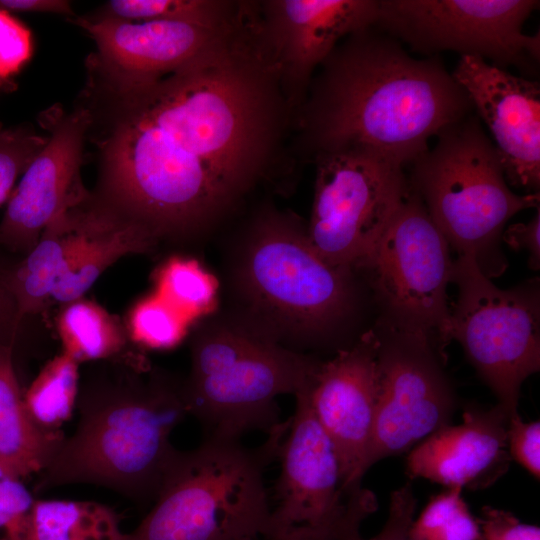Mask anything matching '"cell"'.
Returning <instances> with one entry per match:
<instances>
[{"instance_id": "40", "label": "cell", "mask_w": 540, "mask_h": 540, "mask_svg": "<svg viewBox=\"0 0 540 540\" xmlns=\"http://www.w3.org/2000/svg\"><path fill=\"white\" fill-rule=\"evenodd\" d=\"M4 477H10V476H9L7 470L0 464V479H2Z\"/></svg>"}, {"instance_id": "26", "label": "cell", "mask_w": 540, "mask_h": 540, "mask_svg": "<svg viewBox=\"0 0 540 540\" xmlns=\"http://www.w3.org/2000/svg\"><path fill=\"white\" fill-rule=\"evenodd\" d=\"M154 284L155 293L190 321L217 309L219 281L195 259L181 256L167 259L156 270Z\"/></svg>"}, {"instance_id": "14", "label": "cell", "mask_w": 540, "mask_h": 540, "mask_svg": "<svg viewBox=\"0 0 540 540\" xmlns=\"http://www.w3.org/2000/svg\"><path fill=\"white\" fill-rule=\"evenodd\" d=\"M378 12L379 0L258 1L259 30L293 116L315 70L344 38L374 26Z\"/></svg>"}, {"instance_id": "12", "label": "cell", "mask_w": 540, "mask_h": 540, "mask_svg": "<svg viewBox=\"0 0 540 540\" xmlns=\"http://www.w3.org/2000/svg\"><path fill=\"white\" fill-rule=\"evenodd\" d=\"M378 403L362 474L380 460L410 451L440 427L450 424L456 400L443 369L445 355L424 333L380 320Z\"/></svg>"}, {"instance_id": "34", "label": "cell", "mask_w": 540, "mask_h": 540, "mask_svg": "<svg viewBox=\"0 0 540 540\" xmlns=\"http://www.w3.org/2000/svg\"><path fill=\"white\" fill-rule=\"evenodd\" d=\"M507 448L511 459L540 478L539 421H524L518 412L512 414L507 424Z\"/></svg>"}, {"instance_id": "13", "label": "cell", "mask_w": 540, "mask_h": 540, "mask_svg": "<svg viewBox=\"0 0 540 540\" xmlns=\"http://www.w3.org/2000/svg\"><path fill=\"white\" fill-rule=\"evenodd\" d=\"M91 120L88 107L69 113L61 108L44 112L41 124L50 135L8 199L0 221L1 247L24 257L58 215L89 195L80 167Z\"/></svg>"}, {"instance_id": "8", "label": "cell", "mask_w": 540, "mask_h": 540, "mask_svg": "<svg viewBox=\"0 0 540 540\" xmlns=\"http://www.w3.org/2000/svg\"><path fill=\"white\" fill-rule=\"evenodd\" d=\"M452 283L458 298L441 347L456 340L497 404L512 415L523 382L540 370L539 279L501 289L464 256L453 263Z\"/></svg>"}, {"instance_id": "36", "label": "cell", "mask_w": 540, "mask_h": 540, "mask_svg": "<svg viewBox=\"0 0 540 540\" xmlns=\"http://www.w3.org/2000/svg\"><path fill=\"white\" fill-rule=\"evenodd\" d=\"M417 506L412 484L407 482L390 495L388 516L381 531L368 540H408ZM355 540H364L359 537Z\"/></svg>"}, {"instance_id": "25", "label": "cell", "mask_w": 540, "mask_h": 540, "mask_svg": "<svg viewBox=\"0 0 540 540\" xmlns=\"http://www.w3.org/2000/svg\"><path fill=\"white\" fill-rule=\"evenodd\" d=\"M79 363L62 352L40 370L23 396L27 413L41 431L59 433L79 394Z\"/></svg>"}, {"instance_id": "31", "label": "cell", "mask_w": 540, "mask_h": 540, "mask_svg": "<svg viewBox=\"0 0 540 540\" xmlns=\"http://www.w3.org/2000/svg\"><path fill=\"white\" fill-rule=\"evenodd\" d=\"M28 125L0 128V205L12 194L13 185L47 142Z\"/></svg>"}, {"instance_id": "5", "label": "cell", "mask_w": 540, "mask_h": 540, "mask_svg": "<svg viewBox=\"0 0 540 540\" xmlns=\"http://www.w3.org/2000/svg\"><path fill=\"white\" fill-rule=\"evenodd\" d=\"M190 355L188 414L206 437L237 441L249 431L270 435L280 428L276 398L296 395L321 360L257 334L221 309L194 322Z\"/></svg>"}, {"instance_id": "37", "label": "cell", "mask_w": 540, "mask_h": 540, "mask_svg": "<svg viewBox=\"0 0 540 540\" xmlns=\"http://www.w3.org/2000/svg\"><path fill=\"white\" fill-rule=\"evenodd\" d=\"M502 241L516 251L526 250L529 253V267L540 268V206L536 214L527 223L510 225L503 231Z\"/></svg>"}, {"instance_id": "18", "label": "cell", "mask_w": 540, "mask_h": 540, "mask_svg": "<svg viewBox=\"0 0 540 540\" xmlns=\"http://www.w3.org/2000/svg\"><path fill=\"white\" fill-rule=\"evenodd\" d=\"M295 397V412L277 452L281 474L267 538H279L297 526L323 521L347 495L341 488L336 450L316 418L304 387Z\"/></svg>"}, {"instance_id": "3", "label": "cell", "mask_w": 540, "mask_h": 540, "mask_svg": "<svg viewBox=\"0 0 540 540\" xmlns=\"http://www.w3.org/2000/svg\"><path fill=\"white\" fill-rule=\"evenodd\" d=\"M222 267L221 310L297 353L333 342L357 309L356 272L324 260L306 223L270 205L228 241Z\"/></svg>"}, {"instance_id": "9", "label": "cell", "mask_w": 540, "mask_h": 540, "mask_svg": "<svg viewBox=\"0 0 540 540\" xmlns=\"http://www.w3.org/2000/svg\"><path fill=\"white\" fill-rule=\"evenodd\" d=\"M315 164L308 239L334 266L357 273L410 192L404 167L375 153H321Z\"/></svg>"}, {"instance_id": "28", "label": "cell", "mask_w": 540, "mask_h": 540, "mask_svg": "<svg viewBox=\"0 0 540 540\" xmlns=\"http://www.w3.org/2000/svg\"><path fill=\"white\" fill-rule=\"evenodd\" d=\"M190 322L180 311L154 292L132 306L125 327L130 341L140 348L169 350L184 339Z\"/></svg>"}, {"instance_id": "30", "label": "cell", "mask_w": 540, "mask_h": 540, "mask_svg": "<svg viewBox=\"0 0 540 540\" xmlns=\"http://www.w3.org/2000/svg\"><path fill=\"white\" fill-rule=\"evenodd\" d=\"M377 507L376 495L369 489L359 487L350 492L340 507L323 521L300 525L282 537L264 540H355L361 537L362 523ZM241 540L259 539L256 537Z\"/></svg>"}, {"instance_id": "24", "label": "cell", "mask_w": 540, "mask_h": 540, "mask_svg": "<svg viewBox=\"0 0 540 540\" xmlns=\"http://www.w3.org/2000/svg\"><path fill=\"white\" fill-rule=\"evenodd\" d=\"M120 519L94 501L35 500L30 540H124Z\"/></svg>"}, {"instance_id": "16", "label": "cell", "mask_w": 540, "mask_h": 540, "mask_svg": "<svg viewBox=\"0 0 540 540\" xmlns=\"http://www.w3.org/2000/svg\"><path fill=\"white\" fill-rule=\"evenodd\" d=\"M452 76L493 138L508 184L539 193L540 85L472 56H460Z\"/></svg>"}, {"instance_id": "17", "label": "cell", "mask_w": 540, "mask_h": 540, "mask_svg": "<svg viewBox=\"0 0 540 540\" xmlns=\"http://www.w3.org/2000/svg\"><path fill=\"white\" fill-rule=\"evenodd\" d=\"M231 21L210 25L166 20L129 22L111 17H76L97 46L92 68L102 84L123 87L159 78L183 66L230 31L244 12Z\"/></svg>"}, {"instance_id": "22", "label": "cell", "mask_w": 540, "mask_h": 540, "mask_svg": "<svg viewBox=\"0 0 540 540\" xmlns=\"http://www.w3.org/2000/svg\"><path fill=\"white\" fill-rule=\"evenodd\" d=\"M77 205L58 215L42 232L34 248L11 266L9 280L20 313L42 312L63 274L78 239Z\"/></svg>"}, {"instance_id": "41", "label": "cell", "mask_w": 540, "mask_h": 540, "mask_svg": "<svg viewBox=\"0 0 540 540\" xmlns=\"http://www.w3.org/2000/svg\"><path fill=\"white\" fill-rule=\"evenodd\" d=\"M0 128H1V125H0Z\"/></svg>"}, {"instance_id": "38", "label": "cell", "mask_w": 540, "mask_h": 540, "mask_svg": "<svg viewBox=\"0 0 540 540\" xmlns=\"http://www.w3.org/2000/svg\"><path fill=\"white\" fill-rule=\"evenodd\" d=\"M10 268L0 263V344L13 346L23 317L10 286Z\"/></svg>"}, {"instance_id": "20", "label": "cell", "mask_w": 540, "mask_h": 540, "mask_svg": "<svg viewBox=\"0 0 540 540\" xmlns=\"http://www.w3.org/2000/svg\"><path fill=\"white\" fill-rule=\"evenodd\" d=\"M158 245L140 227L122 221L88 195L78 206L77 246L51 294L63 305L84 297L100 275L129 254L150 253Z\"/></svg>"}, {"instance_id": "4", "label": "cell", "mask_w": 540, "mask_h": 540, "mask_svg": "<svg viewBox=\"0 0 540 540\" xmlns=\"http://www.w3.org/2000/svg\"><path fill=\"white\" fill-rule=\"evenodd\" d=\"M79 387V421L63 438L37 485L111 488L155 500L179 450L170 435L188 415L184 380L148 363L107 362Z\"/></svg>"}, {"instance_id": "1", "label": "cell", "mask_w": 540, "mask_h": 540, "mask_svg": "<svg viewBox=\"0 0 540 540\" xmlns=\"http://www.w3.org/2000/svg\"><path fill=\"white\" fill-rule=\"evenodd\" d=\"M104 87L113 109L93 199L158 244L214 233L266 178L293 117L253 6L178 69Z\"/></svg>"}, {"instance_id": "6", "label": "cell", "mask_w": 540, "mask_h": 540, "mask_svg": "<svg viewBox=\"0 0 540 540\" xmlns=\"http://www.w3.org/2000/svg\"><path fill=\"white\" fill-rule=\"evenodd\" d=\"M410 165V187L458 257H470L488 278L507 261L500 243L517 213L539 207L540 194H517L507 183L500 155L473 111L436 136Z\"/></svg>"}, {"instance_id": "21", "label": "cell", "mask_w": 540, "mask_h": 540, "mask_svg": "<svg viewBox=\"0 0 540 540\" xmlns=\"http://www.w3.org/2000/svg\"><path fill=\"white\" fill-rule=\"evenodd\" d=\"M30 419L13 365V346L0 344V464L12 478L40 473L63 439Z\"/></svg>"}, {"instance_id": "27", "label": "cell", "mask_w": 540, "mask_h": 540, "mask_svg": "<svg viewBox=\"0 0 540 540\" xmlns=\"http://www.w3.org/2000/svg\"><path fill=\"white\" fill-rule=\"evenodd\" d=\"M244 1L227 0H111L101 16L129 22L182 20L225 24L241 11Z\"/></svg>"}, {"instance_id": "10", "label": "cell", "mask_w": 540, "mask_h": 540, "mask_svg": "<svg viewBox=\"0 0 540 540\" xmlns=\"http://www.w3.org/2000/svg\"><path fill=\"white\" fill-rule=\"evenodd\" d=\"M449 245L422 200L410 192L357 272H363L385 322L441 339L450 316Z\"/></svg>"}, {"instance_id": "2", "label": "cell", "mask_w": 540, "mask_h": 540, "mask_svg": "<svg viewBox=\"0 0 540 540\" xmlns=\"http://www.w3.org/2000/svg\"><path fill=\"white\" fill-rule=\"evenodd\" d=\"M473 111L437 55L417 59L374 25L335 47L295 115L300 146L311 159L364 150L404 167Z\"/></svg>"}, {"instance_id": "15", "label": "cell", "mask_w": 540, "mask_h": 540, "mask_svg": "<svg viewBox=\"0 0 540 540\" xmlns=\"http://www.w3.org/2000/svg\"><path fill=\"white\" fill-rule=\"evenodd\" d=\"M378 337L374 328L320 360L304 386L319 423L336 450L345 494L361 486L378 403Z\"/></svg>"}, {"instance_id": "29", "label": "cell", "mask_w": 540, "mask_h": 540, "mask_svg": "<svg viewBox=\"0 0 540 540\" xmlns=\"http://www.w3.org/2000/svg\"><path fill=\"white\" fill-rule=\"evenodd\" d=\"M462 492L459 488H446L433 496L413 520L408 540H479L476 517Z\"/></svg>"}, {"instance_id": "32", "label": "cell", "mask_w": 540, "mask_h": 540, "mask_svg": "<svg viewBox=\"0 0 540 540\" xmlns=\"http://www.w3.org/2000/svg\"><path fill=\"white\" fill-rule=\"evenodd\" d=\"M34 503L20 479H0V540H30Z\"/></svg>"}, {"instance_id": "35", "label": "cell", "mask_w": 540, "mask_h": 540, "mask_svg": "<svg viewBox=\"0 0 540 540\" xmlns=\"http://www.w3.org/2000/svg\"><path fill=\"white\" fill-rule=\"evenodd\" d=\"M479 540H540V528L520 521L513 513L484 506L476 518Z\"/></svg>"}, {"instance_id": "39", "label": "cell", "mask_w": 540, "mask_h": 540, "mask_svg": "<svg viewBox=\"0 0 540 540\" xmlns=\"http://www.w3.org/2000/svg\"><path fill=\"white\" fill-rule=\"evenodd\" d=\"M0 10L25 13H55L75 16L66 0H0Z\"/></svg>"}, {"instance_id": "33", "label": "cell", "mask_w": 540, "mask_h": 540, "mask_svg": "<svg viewBox=\"0 0 540 540\" xmlns=\"http://www.w3.org/2000/svg\"><path fill=\"white\" fill-rule=\"evenodd\" d=\"M32 52L30 30L12 13L0 10V83L15 76Z\"/></svg>"}, {"instance_id": "19", "label": "cell", "mask_w": 540, "mask_h": 540, "mask_svg": "<svg viewBox=\"0 0 540 540\" xmlns=\"http://www.w3.org/2000/svg\"><path fill=\"white\" fill-rule=\"evenodd\" d=\"M499 404L466 408L460 424H447L420 441L406 459V471L446 488L481 489L508 470L507 424Z\"/></svg>"}, {"instance_id": "7", "label": "cell", "mask_w": 540, "mask_h": 540, "mask_svg": "<svg viewBox=\"0 0 540 540\" xmlns=\"http://www.w3.org/2000/svg\"><path fill=\"white\" fill-rule=\"evenodd\" d=\"M282 431L258 449L206 437L179 451L156 503L124 540H241L267 537L271 511L263 471Z\"/></svg>"}, {"instance_id": "11", "label": "cell", "mask_w": 540, "mask_h": 540, "mask_svg": "<svg viewBox=\"0 0 540 540\" xmlns=\"http://www.w3.org/2000/svg\"><path fill=\"white\" fill-rule=\"evenodd\" d=\"M536 0H379L375 26L413 51L436 56L453 51L505 69L534 73L540 35L523 25Z\"/></svg>"}, {"instance_id": "23", "label": "cell", "mask_w": 540, "mask_h": 540, "mask_svg": "<svg viewBox=\"0 0 540 540\" xmlns=\"http://www.w3.org/2000/svg\"><path fill=\"white\" fill-rule=\"evenodd\" d=\"M56 327L63 351L76 362H139L140 353L129 350V336L119 319L84 297L61 305Z\"/></svg>"}]
</instances>
